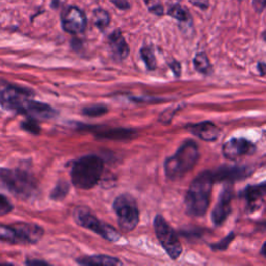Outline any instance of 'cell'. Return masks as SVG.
I'll list each match as a JSON object with an SVG mask.
<instances>
[{"label": "cell", "instance_id": "6da1fadb", "mask_svg": "<svg viewBox=\"0 0 266 266\" xmlns=\"http://www.w3.org/2000/svg\"><path fill=\"white\" fill-rule=\"evenodd\" d=\"M215 180L211 171H204L196 177L185 196L186 211L192 217H203L210 205L212 186Z\"/></svg>", "mask_w": 266, "mask_h": 266}, {"label": "cell", "instance_id": "7a4b0ae2", "mask_svg": "<svg viewBox=\"0 0 266 266\" xmlns=\"http://www.w3.org/2000/svg\"><path fill=\"white\" fill-rule=\"evenodd\" d=\"M104 171L103 159L96 155L83 156L73 164L71 169V180L75 187L83 190L96 186Z\"/></svg>", "mask_w": 266, "mask_h": 266}, {"label": "cell", "instance_id": "3957f363", "mask_svg": "<svg viewBox=\"0 0 266 266\" xmlns=\"http://www.w3.org/2000/svg\"><path fill=\"white\" fill-rule=\"evenodd\" d=\"M199 161V147L193 140H186L175 155L166 159L164 168L171 180H178L190 172Z\"/></svg>", "mask_w": 266, "mask_h": 266}, {"label": "cell", "instance_id": "277c9868", "mask_svg": "<svg viewBox=\"0 0 266 266\" xmlns=\"http://www.w3.org/2000/svg\"><path fill=\"white\" fill-rule=\"evenodd\" d=\"M0 181L16 196L29 199L38 189L34 177L21 169H0Z\"/></svg>", "mask_w": 266, "mask_h": 266}, {"label": "cell", "instance_id": "5b68a950", "mask_svg": "<svg viewBox=\"0 0 266 266\" xmlns=\"http://www.w3.org/2000/svg\"><path fill=\"white\" fill-rule=\"evenodd\" d=\"M44 236V229L39 225L17 223L0 226V241L11 244H34Z\"/></svg>", "mask_w": 266, "mask_h": 266}, {"label": "cell", "instance_id": "8992f818", "mask_svg": "<svg viewBox=\"0 0 266 266\" xmlns=\"http://www.w3.org/2000/svg\"><path fill=\"white\" fill-rule=\"evenodd\" d=\"M118 223L123 232H130L139 222V210L135 199L129 193H122L113 204Z\"/></svg>", "mask_w": 266, "mask_h": 266}, {"label": "cell", "instance_id": "52a82bcc", "mask_svg": "<svg viewBox=\"0 0 266 266\" xmlns=\"http://www.w3.org/2000/svg\"><path fill=\"white\" fill-rule=\"evenodd\" d=\"M34 96L28 88L0 80V104L5 109L22 114L26 103Z\"/></svg>", "mask_w": 266, "mask_h": 266}, {"label": "cell", "instance_id": "ba28073f", "mask_svg": "<svg viewBox=\"0 0 266 266\" xmlns=\"http://www.w3.org/2000/svg\"><path fill=\"white\" fill-rule=\"evenodd\" d=\"M74 218L79 226L87 230H91V231L100 235L106 240L116 242L121 238L119 232H117L113 227L101 222L87 208H83V207L76 208V210L74 211Z\"/></svg>", "mask_w": 266, "mask_h": 266}, {"label": "cell", "instance_id": "9c48e42d", "mask_svg": "<svg viewBox=\"0 0 266 266\" xmlns=\"http://www.w3.org/2000/svg\"><path fill=\"white\" fill-rule=\"evenodd\" d=\"M154 229L156 236L163 245L166 253L173 260L178 259L182 253V245L174 229L164 219L163 216H157L154 220Z\"/></svg>", "mask_w": 266, "mask_h": 266}, {"label": "cell", "instance_id": "30bf717a", "mask_svg": "<svg viewBox=\"0 0 266 266\" xmlns=\"http://www.w3.org/2000/svg\"><path fill=\"white\" fill-rule=\"evenodd\" d=\"M234 197V189L232 183H227V185L223 188L219 201L212 211L211 219L216 226H222L226 220L228 219L229 215L231 214V204Z\"/></svg>", "mask_w": 266, "mask_h": 266}, {"label": "cell", "instance_id": "8fae6325", "mask_svg": "<svg viewBox=\"0 0 266 266\" xmlns=\"http://www.w3.org/2000/svg\"><path fill=\"white\" fill-rule=\"evenodd\" d=\"M211 172L215 182L234 183L250 177L253 174L254 169L247 166H222Z\"/></svg>", "mask_w": 266, "mask_h": 266}, {"label": "cell", "instance_id": "7c38bea8", "mask_svg": "<svg viewBox=\"0 0 266 266\" xmlns=\"http://www.w3.org/2000/svg\"><path fill=\"white\" fill-rule=\"evenodd\" d=\"M62 26L68 33H82L86 28V17L79 8L69 7L62 14Z\"/></svg>", "mask_w": 266, "mask_h": 266}, {"label": "cell", "instance_id": "4fadbf2b", "mask_svg": "<svg viewBox=\"0 0 266 266\" xmlns=\"http://www.w3.org/2000/svg\"><path fill=\"white\" fill-rule=\"evenodd\" d=\"M256 152V146L245 138H231L223 146V155L230 161H236V159L252 155Z\"/></svg>", "mask_w": 266, "mask_h": 266}, {"label": "cell", "instance_id": "5bb4252c", "mask_svg": "<svg viewBox=\"0 0 266 266\" xmlns=\"http://www.w3.org/2000/svg\"><path fill=\"white\" fill-rule=\"evenodd\" d=\"M22 114L35 120H49L58 116V112L50 105L32 99L26 103Z\"/></svg>", "mask_w": 266, "mask_h": 266}, {"label": "cell", "instance_id": "9a60e30c", "mask_svg": "<svg viewBox=\"0 0 266 266\" xmlns=\"http://www.w3.org/2000/svg\"><path fill=\"white\" fill-rule=\"evenodd\" d=\"M86 130H93L96 137L99 139H113V140H127L136 135V131L127 128H108L85 126Z\"/></svg>", "mask_w": 266, "mask_h": 266}, {"label": "cell", "instance_id": "2e32d148", "mask_svg": "<svg viewBox=\"0 0 266 266\" xmlns=\"http://www.w3.org/2000/svg\"><path fill=\"white\" fill-rule=\"evenodd\" d=\"M109 46L112 53V57L115 61L121 62L126 60L129 56V46L124 39L121 30L116 29L109 37Z\"/></svg>", "mask_w": 266, "mask_h": 266}, {"label": "cell", "instance_id": "e0dca14e", "mask_svg": "<svg viewBox=\"0 0 266 266\" xmlns=\"http://www.w3.org/2000/svg\"><path fill=\"white\" fill-rule=\"evenodd\" d=\"M186 129L189 130L193 135L200 137L206 141L217 140L221 134L220 128L216 124L211 122H202L198 124H190L186 126Z\"/></svg>", "mask_w": 266, "mask_h": 266}, {"label": "cell", "instance_id": "ac0fdd59", "mask_svg": "<svg viewBox=\"0 0 266 266\" xmlns=\"http://www.w3.org/2000/svg\"><path fill=\"white\" fill-rule=\"evenodd\" d=\"M266 194V181L259 185L247 186L240 193V197L244 198L249 203H255L260 201Z\"/></svg>", "mask_w": 266, "mask_h": 266}, {"label": "cell", "instance_id": "d6986e66", "mask_svg": "<svg viewBox=\"0 0 266 266\" xmlns=\"http://www.w3.org/2000/svg\"><path fill=\"white\" fill-rule=\"evenodd\" d=\"M77 262L81 265H122V262L115 257L106 256V255H96V256H90V257H84L81 259H78Z\"/></svg>", "mask_w": 266, "mask_h": 266}, {"label": "cell", "instance_id": "ffe728a7", "mask_svg": "<svg viewBox=\"0 0 266 266\" xmlns=\"http://www.w3.org/2000/svg\"><path fill=\"white\" fill-rule=\"evenodd\" d=\"M193 65L198 72L204 75H210L212 73V65L205 52H200L194 57Z\"/></svg>", "mask_w": 266, "mask_h": 266}, {"label": "cell", "instance_id": "44dd1931", "mask_svg": "<svg viewBox=\"0 0 266 266\" xmlns=\"http://www.w3.org/2000/svg\"><path fill=\"white\" fill-rule=\"evenodd\" d=\"M94 23L100 31H104L111 23V16L108 11L97 9L94 11Z\"/></svg>", "mask_w": 266, "mask_h": 266}, {"label": "cell", "instance_id": "7402d4cb", "mask_svg": "<svg viewBox=\"0 0 266 266\" xmlns=\"http://www.w3.org/2000/svg\"><path fill=\"white\" fill-rule=\"evenodd\" d=\"M70 190V184L67 181H60L52 189L50 193V199L53 201H63Z\"/></svg>", "mask_w": 266, "mask_h": 266}, {"label": "cell", "instance_id": "603a6c76", "mask_svg": "<svg viewBox=\"0 0 266 266\" xmlns=\"http://www.w3.org/2000/svg\"><path fill=\"white\" fill-rule=\"evenodd\" d=\"M168 15L175 18V19H177L180 22H187L191 20V17L188 11L179 5L172 6L168 11Z\"/></svg>", "mask_w": 266, "mask_h": 266}, {"label": "cell", "instance_id": "cb8c5ba5", "mask_svg": "<svg viewBox=\"0 0 266 266\" xmlns=\"http://www.w3.org/2000/svg\"><path fill=\"white\" fill-rule=\"evenodd\" d=\"M140 57L143 59L144 63L146 64L148 70L152 71L155 70L157 67V61H156V57L154 55V51L151 47H143L140 49Z\"/></svg>", "mask_w": 266, "mask_h": 266}, {"label": "cell", "instance_id": "d4e9b609", "mask_svg": "<svg viewBox=\"0 0 266 266\" xmlns=\"http://www.w3.org/2000/svg\"><path fill=\"white\" fill-rule=\"evenodd\" d=\"M108 106L103 105V104H94V105H90V106H85V108L81 111L82 115L86 116V117H100L105 115L108 113Z\"/></svg>", "mask_w": 266, "mask_h": 266}, {"label": "cell", "instance_id": "484cf974", "mask_svg": "<svg viewBox=\"0 0 266 266\" xmlns=\"http://www.w3.org/2000/svg\"><path fill=\"white\" fill-rule=\"evenodd\" d=\"M21 128L24 131L29 132L31 134H39L41 132V127L39 125V123L37 122V120L33 118H29V117L28 119H26L25 121L21 123Z\"/></svg>", "mask_w": 266, "mask_h": 266}, {"label": "cell", "instance_id": "4316f807", "mask_svg": "<svg viewBox=\"0 0 266 266\" xmlns=\"http://www.w3.org/2000/svg\"><path fill=\"white\" fill-rule=\"evenodd\" d=\"M234 238H235V234L233 232H231L224 239H222L220 242H218L216 244H211V249L214 251H226L228 249V246L231 244V242L233 241Z\"/></svg>", "mask_w": 266, "mask_h": 266}, {"label": "cell", "instance_id": "83f0119b", "mask_svg": "<svg viewBox=\"0 0 266 266\" xmlns=\"http://www.w3.org/2000/svg\"><path fill=\"white\" fill-rule=\"evenodd\" d=\"M144 3L151 13L157 16L164 15V7L161 0H144Z\"/></svg>", "mask_w": 266, "mask_h": 266}, {"label": "cell", "instance_id": "f1b7e54d", "mask_svg": "<svg viewBox=\"0 0 266 266\" xmlns=\"http://www.w3.org/2000/svg\"><path fill=\"white\" fill-rule=\"evenodd\" d=\"M14 210L13 204L3 194H0V217L7 216Z\"/></svg>", "mask_w": 266, "mask_h": 266}, {"label": "cell", "instance_id": "f546056e", "mask_svg": "<svg viewBox=\"0 0 266 266\" xmlns=\"http://www.w3.org/2000/svg\"><path fill=\"white\" fill-rule=\"evenodd\" d=\"M110 2L115 5L118 9L126 11L130 8V4L127 2V0H110Z\"/></svg>", "mask_w": 266, "mask_h": 266}, {"label": "cell", "instance_id": "4dcf8cb0", "mask_svg": "<svg viewBox=\"0 0 266 266\" xmlns=\"http://www.w3.org/2000/svg\"><path fill=\"white\" fill-rule=\"evenodd\" d=\"M253 8L256 13L261 14L266 9V0H253Z\"/></svg>", "mask_w": 266, "mask_h": 266}, {"label": "cell", "instance_id": "1f68e13d", "mask_svg": "<svg viewBox=\"0 0 266 266\" xmlns=\"http://www.w3.org/2000/svg\"><path fill=\"white\" fill-rule=\"evenodd\" d=\"M169 67H170V69L173 71V73L177 77H179L181 75V65H180L179 62L173 61L172 63H169Z\"/></svg>", "mask_w": 266, "mask_h": 266}, {"label": "cell", "instance_id": "d6a6232c", "mask_svg": "<svg viewBox=\"0 0 266 266\" xmlns=\"http://www.w3.org/2000/svg\"><path fill=\"white\" fill-rule=\"evenodd\" d=\"M190 3L203 10H206L209 7V0H190Z\"/></svg>", "mask_w": 266, "mask_h": 266}, {"label": "cell", "instance_id": "836d02e7", "mask_svg": "<svg viewBox=\"0 0 266 266\" xmlns=\"http://www.w3.org/2000/svg\"><path fill=\"white\" fill-rule=\"evenodd\" d=\"M25 264L27 265H48V263L43 260H27Z\"/></svg>", "mask_w": 266, "mask_h": 266}, {"label": "cell", "instance_id": "e575fe53", "mask_svg": "<svg viewBox=\"0 0 266 266\" xmlns=\"http://www.w3.org/2000/svg\"><path fill=\"white\" fill-rule=\"evenodd\" d=\"M258 69H259L260 73H261L262 75H265V74H266V64H264V63H259V64H258Z\"/></svg>", "mask_w": 266, "mask_h": 266}, {"label": "cell", "instance_id": "d590c367", "mask_svg": "<svg viewBox=\"0 0 266 266\" xmlns=\"http://www.w3.org/2000/svg\"><path fill=\"white\" fill-rule=\"evenodd\" d=\"M261 254L264 256V258H266V241H265V243H264V244H263V246H262Z\"/></svg>", "mask_w": 266, "mask_h": 266}, {"label": "cell", "instance_id": "8d00e7d4", "mask_svg": "<svg viewBox=\"0 0 266 266\" xmlns=\"http://www.w3.org/2000/svg\"><path fill=\"white\" fill-rule=\"evenodd\" d=\"M262 37H263L264 41H266V31H264V32H263V34H262Z\"/></svg>", "mask_w": 266, "mask_h": 266}]
</instances>
